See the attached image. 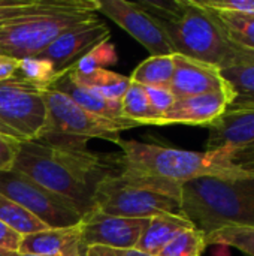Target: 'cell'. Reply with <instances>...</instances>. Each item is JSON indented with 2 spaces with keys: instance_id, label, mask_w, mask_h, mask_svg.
I'll return each instance as SVG.
<instances>
[{
  "instance_id": "cell-1",
  "label": "cell",
  "mask_w": 254,
  "mask_h": 256,
  "mask_svg": "<svg viewBox=\"0 0 254 256\" xmlns=\"http://www.w3.org/2000/svg\"><path fill=\"white\" fill-rule=\"evenodd\" d=\"M13 168L73 202L84 216L94 208L97 186L121 172V154L91 152L85 144L37 140L19 142Z\"/></svg>"
},
{
  "instance_id": "cell-2",
  "label": "cell",
  "mask_w": 254,
  "mask_h": 256,
  "mask_svg": "<svg viewBox=\"0 0 254 256\" xmlns=\"http://www.w3.org/2000/svg\"><path fill=\"white\" fill-rule=\"evenodd\" d=\"M180 207L205 237L228 226H254V172L183 183Z\"/></svg>"
},
{
  "instance_id": "cell-3",
  "label": "cell",
  "mask_w": 254,
  "mask_h": 256,
  "mask_svg": "<svg viewBox=\"0 0 254 256\" xmlns=\"http://www.w3.org/2000/svg\"><path fill=\"white\" fill-rule=\"evenodd\" d=\"M138 3L165 30L175 54L219 69L232 64L234 46L198 0H142Z\"/></svg>"
},
{
  "instance_id": "cell-4",
  "label": "cell",
  "mask_w": 254,
  "mask_h": 256,
  "mask_svg": "<svg viewBox=\"0 0 254 256\" xmlns=\"http://www.w3.org/2000/svg\"><path fill=\"white\" fill-rule=\"evenodd\" d=\"M121 171L183 184L201 177H238L253 171L237 166L222 152H190L120 138Z\"/></svg>"
},
{
  "instance_id": "cell-5",
  "label": "cell",
  "mask_w": 254,
  "mask_h": 256,
  "mask_svg": "<svg viewBox=\"0 0 254 256\" xmlns=\"http://www.w3.org/2000/svg\"><path fill=\"white\" fill-rule=\"evenodd\" d=\"M181 184L121 171L96 189L94 208L105 214L150 219L162 213L181 214Z\"/></svg>"
},
{
  "instance_id": "cell-6",
  "label": "cell",
  "mask_w": 254,
  "mask_h": 256,
  "mask_svg": "<svg viewBox=\"0 0 254 256\" xmlns=\"http://www.w3.org/2000/svg\"><path fill=\"white\" fill-rule=\"evenodd\" d=\"M96 12L97 0H72L61 9L18 20L0 28V54L18 60L40 56L64 32Z\"/></svg>"
},
{
  "instance_id": "cell-7",
  "label": "cell",
  "mask_w": 254,
  "mask_h": 256,
  "mask_svg": "<svg viewBox=\"0 0 254 256\" xmlns=\"http://www.w3.org/2000/svg\"><path fill=\"white\" fill-rule=\"evenodd\" d=\"M42 93L46 105V124L40 136L42 141L85 144L90 138H100L115 144L123 130L139 126L126 118L96 116L52 87L42 90Z\"/></svg>"
},
{
  "instance_id": "cell-8",
  "label": "cell",
  "mask_w": 254,
  "mask_h": 256,
  "mask_svg": "<svg viewBox=\"0 0 254 256\" xmlns=\"http://www.w3.org/2000/svg\"><path fill=\"white\" fill-rule=\"evenodd\" d=\"M46 124L42 90L16 76L0 82V135L18 142L37 141Z\"/></svg>"
},
{
  "instance_id": "cell-9",
  "label": "cell",
  "mask_w": 254,
  "mask_h": 256,
  "mask_svg": "<svg viewBox=\"0 0 254 256\" xmlns=\"http://www.w3.org/2000/svg\"><path fill=\"white\" fill-rule=\"evenodd\" d=\"M0 194L10 198L48 228L79 225L82 213L69 200L51 192L18 170L0 172Z\"/></svg>"
},
{
  "instance_id": "cell-10",
  "label": "cell",
  "mask_w": 254,
  "mask_h": 256,
  "mask_svg": "<svg viewBox=\"0 0 254 256\" xmlns=\"http://www.w3.org/2000/svg\"><path fill=\"white\" fill-rule=\"evenodd\" d=\"M208 129L205 152L226 153L237 166L247 170L254 156V108H228Z\"/></svg>"
},
{
  "instance_id": "cell-11",
  "label": "cell",
  "mask_w": 254,
  "mask_h": 256,
  "mask_svg": "<svg viewBox=\"0 0 254 256\" xmlns=\"http://www.w3.org/2000/svg\"><path fill=\"white\" fill-rule=\"evenodd\" d=\"M97 12L112 20L118 27L142 44L150 56L175 54L165 30L138 2L97 0Z\"/></svg>"
},
{
  "instance_id": "cell-12",
  "label": "cell",
  "mask_w": 254,
  "mask_h": 256,
  "mask_svg": "<svg viewBox=\"0 0 254 256\" xmlns=\"http://www.w3.org/2000/svg\"><path fill=\"white\" fill-rule=\"evenodd\" d=\"M147 224L148 219L111 216L99 212L97 208H91L79 222V252L82 254L91 246L133 249L136 248Z\"/></svg>"
},
{
  "instance_id": "cell-13",
  "label": "cell",
  "mask_w": 254,
  "mask_h": 256,
  "mask_svg": "<svg viewBox=\"0 0 254 256\" xmlns=\"http://www.w3.org/2000/svg\"><path fill=\"white\" fill-rule=\"evenodd\" d=\"M109 27L94 15L64 32L40 57L49 60L57 70H66L90 50L109 40Z\"/></svg>"
},
{
  "instance_id": "cell-14",
  "label": "cell",
  "mask_w": 254,
  "mask_h": 256,
  "mask_svg": "<svg viewBox=\"0 0 254 256\" xmlns=\"http://www.w3.org/2000/svg\"><path fill=\"white\" fill-rule=\"evenodd\" d=\"M174 75L169 84L177 99L232 90L217 66L174 54Z\"/></svg>"
},
{
  "instance_id": "cell-15",
  "label": "cell",
  "mask_w": 254,
  "mask_h": 256,
  "mask_svg": "<svg viewBox=\"0 0 254 256\" xmlns=\"http://www.w3.org/2000/svg\"><path fill=\"white\" fill-rule=\"evenodd\" d=\"M234 98V92L229 90L177 99L172 108L162 117L160 126L189 124L210 128L222 114H225Z\"/></svg>"
},
{
  "instance_id": "cell-16",
  "label": "cell",
  "mask_w": 254,
  "mask_h": 256,
  "mask_svg": "<svg viewBox=\"0 0 254 256\" xmlns=\"http://www.w3.org/2000/svg\"><path fill=\"white\" fill-rule=\"evenodd\" d=\"M79 225L69 228H46L22 236L18 254L39 256H66L79 252Z\"/></svg>"
},
{
  "instance_id": "cell-17",
  "label": "cell",
  "mask_w": 254,
  "mask_h": 256,
  "mask_svg": "<svg viewBox=\"0 0 254 256\" xmlns=\"http://www.w3.org/2000/svg\"><path fill=\"white\" fill-rule=\"evenodd\" d=\"M195 228L186 218L174 213H162L148 219V224L136 244V249L157 256V254L178 234L186 230Z\"/></svg>"
},
{
  "instance_id": "cell-18",
  "label": "cell",
  "mask_w": 254,
  "mask_h": 256,
  "mask_svg": "<svg viewBox=\"0 0 254 256\" xmlns=\"http://www.w3.org/2000/svg\"><path fill=\"white\" fill-rule=\"evenodd\" d=\"M52 88L64 93L66 96H69L76 105H79L81 108L100 116V117H106V118H123L121 117V108H120V102L111 100L108 98H105L103 94H100L99 92L79 86L76 84L69 72L61 76L54 86Z\"/></svg>"
},
{
  "instance_id": "cell-19",
  "label": "cell",
  "mask_w": 254,
  "mask_h": 256,
  "mask_svg": "<svg viewBox=\"0 0 254 256\" xmlns=\"http://www.w3.org/2000/svg\"><path fill=\"white\" fill-rule=\"evenodd\" d=\"M207 9V8H205ZM234 48L254 51V14H226L207 9Z\"/></svg>"
},
{
  "instance_id": "cell-20",
  "label": "cell",
  "mask_w": 254,
  "mask_h": 256,
  "mask_svg": "<svg viewBox=\"0 0 254 256\" xmlns=\"http://www.w3.org/2000/svg\"><path fill=\"white\" fill-rule=\"evenodd\" d=\"M67 72H70V69L57 70L55 66L49 60L40 56H34V57L19 58L18 68L13 76H16L18 80L24 81L25 84L31 87H36L39 90H46V88H51Z\"/></svg>"
},
{
  "instance_id": "cell-21",
  "label": "cell",
  "mask_w": 254,
  "mask_h": 256,
  "mask_svg": "<svg viewBox=\"0 0 254 256\" xmlns=\"http://www.w3.org/2000/svg\"><path fill=\"white\" fill-rule=\"evenodd\" d=\"M69 75L76 84L93 88V90L99 92L100 94H103L105 98L115 100V102L121 100L123 94L126 93L127 87L130 86L129 76L120 75L109 69H97L87 75L76 74V72L70 70Z\"/></svg>"
},
{
  "instance_id": "cell-22",
  "label": "cell",
  "mask_w": 254,
  "mask_h": 256,
  "mask_svg": "<svg viewBox=\"0 0 254 256\" xmlns=\"http://www.w3.org/2000/svg\"><path fill=\"white\" fill-rule=\"evenodd\" d=\"M235 98L228 108H254V63H237L220 69Z\"/></svg>"
},
{
  "instance_id": "cell-23",
  "label": "cell",
  "mask_w": 254,
  "mask_h": 256,
  "mask_svg": "<svg viewBox=\"0 0 254 256\" xmlns=\"http://www.w3.org/2000/svg\"><path fill=\"white\" fill-rule=\"evenodd\" d=\"M70 2L72 0H0V28L27 16L61 9Z\"/></svg>"
},
{
  "instance_id": "cell-24",
  "label": "cell",
  "mask_w": 254,
  "mask_h": 256,
  "mask_svg": "<svg viewBox=\"0 0 254 256\" xmlns=\"http://www.w3.org/2000/svg\"><path fill=\"white\" fill-rule=\"evenodd\" d=\"M172 56H150L135 68L129 76L130 81L142 87H169L174 75Z\"/></svg>"
},
{
  "instance_id": "cell-25",
  "label": "cell",
  "mask_w": 254,
  "mask_h": 256,
  "mask_svg": "<svg viewBox=\"0 0 254 256\" xmlns=\"http://www.w3.org/2000/svg\"><path fill=\"white\" fill-rule=\"evenodd\" d=\"M121 117L141 124H156V116L151 110L145 87L130 81L126 93L120 100Z\"/></svg>"
},
{
  "instance_id": "cell-26",
  "label": "cell",
  "mask_w": 254,
  "mask_h": 256,
  "mask_svg": "<svg viewBox=\"0 0 254 256\" xmlns=\"http://www.w3.org/2000/svg\"><path fill=\"white\" fill-rule=\"evenodd\" d=\"M0 220L19 236H27L48 228L37 218L3 194H0Z\"/></svg>"
},
{
  "instance_id": "cell-27",
  "label": "cell",
  "mask_w": 254,
  "mask_h": 256,
  "mask_svg": "<svg viewBox=\"0 0 254 256\" xmlns=\"http://www.w3.org/2000/svg\"><path fill=\"white\" fill-rule=\"evenodd\" d=\"M207 246H231L246 256H254V226H228L205 237Z\"/></svg>"
},
{
  "instance_id": "cell-28",
  "label": "cell",
  "mask_w": 254,
  "mask_h": 256,
  "mask_svg": "<svg viewBox=\"0 0 254 256\" xmlns=\"http://www.w3.org/2000/svg\"><path fill=\"white\" fill-rule=\"evenodd\" d=\"M117 58L118 57L115 52V45L111 40H106V42L99 44L93 50H90L79 60H76L70 66V70L87 75L97 69H108V66L117 63Z\"/></svg>"
},
{
  "instance_id": "cell-29",
  "label": "cell",
  "mask_w": 254,
  "mask_h": 256,
  "mask_svg": "<svg viewBox=\"0 0 254 256\" xmlns=\"http://www.w3.org/2000/svg\"><path fill=\"white\" fill-rule=\"evenodd\" d=\"M205 249V236L196 228H190L171 240L157 256H202Z\"/></svg>"
},
{
  "instance_id": "cell-30",
  "label": "cell",
  "mask_w": 254,
  "mask_h": 256,
  "mask_svg": "<svg viewBox=\"0 0 254 256\" xmlns=\"http://www.w3.org/2000/svg\"><path fill=\"white\" fill-rule=\"evenodd\" d=\"M147 94H148V100L151 105V110L156 116V124L160 126V120L162 117L172 108V105L175 104L177 98L174 96L172 90L166 86L162 87H145Z\"/></svg>"
},
{
  "instance_id": "cell-31",
  "label": "cell",
  "mask_w": 254,
  "mask_h": 256,
  "mask_svg": "<svg viewBox=\"0 0 254 256\" xmlns=\"http://www.w3.org/2000/svg\"><path fill=\"white\" fill-rule=\"evenodd\" d=\"M204 8L226 14H254V0H198Z\"/></svg>"
},
{
  "instance_id": "cell-32",
  "label": "cell",
  "mask_w": 254,
  "mask_h": 256,
  "mask_svg": "<svg viewBox=\"0 0 254 256\" xmlns=\"http://www.w3.org/2000/svg\"><path fill=\"white\" fill-rule=\"evenodd\" d=\"M18 150H19V142L0 135V172H6L13 170L16 156H18Z\"/></svg>"
},
{
  "instance_id": "cell-33",
  "label": "cell",
  "mask_w": 254,
  "mask_h": 256,
  "mask_svg": "<svg viewBox=\"0 0 254 256\" xmlns=\"http://www.w3.org/2000/svg\"><path fill=\"white\" fill-rule=\"evenodd\" d=\"M81 256H151L148 254H144L138 250L136 248L133 249H112V248H103V246H91L87 248Z\"/></svg>"
},
{
  "instance_id": "cell-34",
  "label": "cell",
  "mask_w": 254,
  "mask_h": 256,
  "mask_svg": "<svg viewBox=\"0 0 254 256\" xmlns=\"http://www.w3.org/2000/svg\"><path fill=\"white\" fill-rule=\"evenodd\" d=\"M21 238L22 236H19L18 232H15L13 230H10L0 220V249L18 252Z\"/></svg>"
},
{
  "instance_id": "cell-35",
  "label": "cell",
  "mask_w": 254,
  "mask_h": 256,
  "mask_svg": "<svg viewBox=\"0 0 254 256\" xmlns=\"http://www.w3.org/2000/svg\"><path fill=\"white\" fill-rule=\"evenodd\" d=\"M16 68H18V58L0 54V82H4L9 78H12L16 72Z\"/></svg>"
},
{
  "instance_id": "cell-36",
  "label": "cell",
  "mask_w": 254,
  "mask_h": 256,
  "mask_svg": "<svg viewBox=\"0 0 254 256\" xmlns=\"http://www.w3.org/2000/svg\"><path fill=\"white\" fill-rule=\"evenodd\" d=\"M237 63H254V51L234 48V62H232V64H237Z\"/></svg>"
},
{
  "instance_id": "cell-37",
  "label": "cell",
  "mask_w": 254,
  "mask_h": 256,
  "mask_svg": "<svg viewBox=\"0 0 254 256\" xmlns=\"http://www.w3.org/2000/svg\"><path fill=\"white\" fill-rule=\"evenodd\" d=\"M18 252H10V250H4V249H0V256H18Z\"/></svg>"
},
{
  "instance_id": "cell-38",
  "label": "cell",
  "mask_w": 254,
  "mask_h": 256,
  "mask_svg": "<svg viewBox=\"0 0 254 256\" xmlns=\"http://www.w3.org/2000/svg\"><path fill=\"white\" fill-rule=\"evenodd\" d=\"M247 170H249V171H254V156L250 159V162H249V165H247Z\"/></svg>"
},
{
  "instance_id": "cell-39",
  "label": "cell",
  "mask_w": 254,
  "mask_h": 256,
  "mask_svg": "<svg viewBox=\"0 0 254 256\" xmlns=\"http://www.w3.org/2000/svg\"><path fill=\"white\" fill-rule=\"evenodd\" d=\"M18 256H39V255H30V254H19Z\"/></svg>"
},
{
  "instance_id": "cell-40",
  "label": "cell",
  "mask_w": 254,
  "mask_h": 256,
  "mask_svg": "<svg viewBox=\"0 0 254 256\" xmlns=\"http://www.w3.org/2000/svg\"><path fill=\"white\" fill-rule=\"evenodd\" d=\"M66 256H79L78 254H73V255H66Z\"/></svg>"
}]
</instances>
